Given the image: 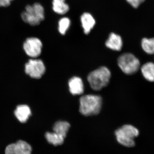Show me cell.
Returning a JSON list of instances; mask_svg holds the SVG:
<instances>
[{"mask_svg": "<svg viewBox=\"0 0 154 154\" xmlns=\"http://www.w3.org/2000/svg\"><path fill=\"white\" fill-rule=\"evenodd\" d=\"M102 98L95 95H86L80 99L79 111L85 116L97 115L102 106Z\"/></svg>", "mask_w": 154, "mask_h": 154, "instance_id": "6da1fadb", "label": "cell"}, {"mask_svg": "<svg viewBox=\"0 0 154 154\" xmlns=\"http://www.w3.org/2000/svg\"><path fill=\"white\" fill-rule=\"evenodd\" d=\"M110 77V71L106 67L102 66L91 72L88 75V80L92 89L99 91L108 85Z\"/></svg>", "mask_w": 154, "mask_h": 154, "instance_id": "7a4b0ae2", "label": "cell"}, {"mask_svg": "<svg viewBox=\"0 0 154 154\" xmlns=\"http://www.w3.org/2000/svg\"><path fill=\"white\" fill-rule=\"evenodd\" d=\"M21 17L24 22L30 25H39L45 19L44 8L39 3H35L32 5H27L25 11L21 14Z\"/></svg>", "mask_w": 154, "mask_h": 154, "instance_id": "3957f363", "label": "cell"}, {"mask_svg": "<svg viewBox=\"0 0 154 154\" xmlns=\"http://www.w3.org/2000/svg\"><path fill=\"white\" fill-rule=\"evenodd\" d=\"M115 135L119 143L128 147L135 145L134 138L139 134L138 130L131 125H125L115 131Z\"/></svg>", "mask_w": 154, "mask_h": 154, "instance_id": "277c9868", "label": "cell"}, {"mask_svg": "<svg viewBox=\"0 0 154 154\" xmlns=\"http://www.w3.org/2000/svg\"><path fill=\"white\" fill-rule=\"evenodd\" d=\"M118 64L122 71L127 75L135 73L139 69L140 62L132 54L125 53L118 58Z\"/></svg>", "mask_w": 154, "mask_h": 154, "instance_id": "5b68a950", "label": "cell"}, {"mask_svg": "<svg viewBox=\"0 0 154 154\" xmlns=\"http://www.w3.org/2000/svg\"><path fill=\"white\" fill-rule=\"evenodd\" d=\"M25 72L27 75L33 79H40L45 73V66L41 60L31 59L25 64Z\"/></svg>", "mask_w": 154, "mask_h": 154, "instance_id": "8992f818", "label": "cell"}, {"mask_svg": "<svg viewBox=\"0 0 154 154\" xmlns=\"http://www.w3.org/2000/svg\"><path fill=\"white\" fill-rule=\"evenodd\" d=\"M42 43L36 37L27 38L23 44V48L27 55L32 58H36L42 52Z\"/></svg>", "mask_w": 154, "mask_h": 154, "instance_id": "52a82bcc", "label": "cell"}, {"mask_svg": "<svg viewBox=\"0 0 154 154\" xmlns=\"http://www.w3.org/2000/svg\"><path fill=\"white\" fill-rule=\"evenodd\" d=\"M32 149L28 143L19 140L6 147L5 154H31Z\"/></svg>", "mask_w": 154, "mask_h": 154, "instance_id": "ba28073f", "label": "cell"}, {"mask_svg": "<svg viewBox=\"0 0 154 154\" xmlns=\"http://www.w3.org/2000/svg\"><path fill=\"white\" fill-rule=\"evenodd\" d=\"M69 90L73 95H80L83 94L84 86L82 80L79 77H73L69 81Z\"/></svg>", "mask_w": 154, "mask_h": 154, "instance_id": "9c48e42d", "label": "cell"}, {"mask_svg": "<svg viewBox=\"0 0 154 154\" xmlns=\"http://www.w3.org/2000/svg\"><path fill=\"white\" fill-rule=\"evenodd\" d=\"M14 114L18 120L21 123H24L28 121L31 115L30 107L27 105H18L14 111Z\"/></svg>", "mask_w": 154, "mask_h": 154, "instance_id": "30bf717a", "label": "cell"}, {"mask_svg": "<svg viewBox=\"0 0 154 154\" xmlns=\"http://www.w3.org/2000/svg\"><path fill=\"white\" fill-rule=\"evenodd\" d=\"M105 45L110 49L119 51L122 48L123 42L121 36L118 34L112 33L109 35L105 43Z\"/></svg>", "mask_w": 154, "mask_h": 154, "instance_id": "8fae6325", "label": "cell"}, {"mask_svg": "<svg viewBox=\"0 0 154 154\" xmlns=\"http://www.w3.org/2000/svg\"><path fill=\"white\" fill-rule=\"evenodd\" d=\"M81 22L82 27L84 29L85 34H88L94 28L96 21L91 14L88 13H84L81 17Z\"/></svg>", "mask_w": 154, "mask_h": 154, "instance_id": "7c38bea8", "label": "cell"}, {"mask_svg": "<svg viewBox=\"0 0 154 154\" xmlns=\"http://www.w3.org/2000/svg\"><path fill=\"white\" fill-rule=\"evenodd\" d=\"M141 71L147 81L154 82V63L151 62L145 63L141 67Z\"/></svg>", "mask_w": 154, "mask_h": 154, "instance_id": "4fadbf2b", "label": "cell"}, {"mask_svg": "<svg viewBox=\"0 0 154 154\" xmlns=\"http://www.w3.org/2000/svg\"><path fill=\"white\" fill-rule=\"evenodd\" d=\"M66 0H53L52 9L55 13L60 15L66 14L69 10Z\"/></svg>", "mask_w": 154, "mask_h": 154, "instance_id": "5bb4252c", "label": "cell"}, {"mask_svg": "<svg viewBox=\"0 0 154 154\" xmlns=\"http://www.w3.org/2000/svg\"><path fill=\"white\" fill-rule=\"evenodd\" d=\"M70 127V125L67 122L59 121L57 122L54 124L53 130L54 132L65 138Z\"/></svg>", "mask_w": 154, "mask_h": 154, "instance_id": "9a60e30c", "label": "cell"}, {"mask_svg": "<svg viewBox=\"0 0 154 154\" xmlns=\"http://www.w3.org/2000/svg\"><path fill=\"white\" fill-rule=\"evenodd\" d=\"M46 140L51 144L54 146L61 145L63 144L65 138L56 133L47 132L45 134Z\"/></svg>", "mask_w": 154, "mask_h": 154, "instance_id": "2e32d148", "label": "cell"}, {"mask_svg": "<svg viewBox=\"0 0 154 154\" xmlns=\"http://www.w3.org/2000/svg\"><path fill=\"white\" fill-rule=\"evenodd\" d=\"M141 46L144 51L149 54H154V38H143Z\"/></svg>", "mask_w": 154, "mask_h": 154, "instance_id": "e0dca14e", "label": "cell"}, {"mask_svg": "<svg viewBox=\"0 0 154 154\" xmlns=\"http://www.w3.org/2000/svg\"><path fill=\"white\" fill-rule=\"evenodd\" d=\"M71 21L67 17H63L58 22V30L62 35H65L69 28Z\"/></svg>", "mask_w": 154, "mask_h": 154, "instance_id": "ac0fdd59", "label": "cell"}, {"mask_svg": "<svg viewBox=\"0 0 154 154\" xmlns=\"http://www.w3.org/2000/svg\"><path fill=\"white\" fill-rule=\"evenodd\" d=\"M127 2L134 8H137L145 0H126Z\"/></svg>", "mask_w": 154, "mask_h": 154, "instance_id": "d6986e66", "label": "cell"}, {"mask_svg": "<svg viewBox=\"0 0 154 154\" xmlns=\"http://www.w3.org/2000/svg\"><path fill=\"white\" fill-rule=\"evenodd\" d=\"M14 0H0V7H7L11 5V2Z\"/></svg>", "mask_w": 154, "mask_h": 154, "instance_id": "ffe728a7", "label": "cell"}]
</instances>
